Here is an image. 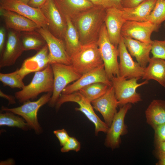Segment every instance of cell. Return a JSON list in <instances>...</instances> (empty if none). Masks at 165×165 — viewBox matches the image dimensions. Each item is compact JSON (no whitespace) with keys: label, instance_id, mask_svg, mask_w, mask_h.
<instances>
[{"label":"cell","instance_id":"24","mask_svg":"<svg viewBox=\"0 0 165 165\" xmlns=\"http://www.w3.org/2000/svg\"><path fill=\"white\" fill-rule=\"evenodd\" d=\"M142 78L147 81L155 80L165 88V60L151 58L148 65L145 68Z\"/></svg>","mask_w":165,"mask_h":165},{"label":"cell","instance_id":"28","mask_svg":"<svg viewBox=\"0 0 165 165\" xmlns=\"http://www.w3.org/2000/svg\"><path fill=\"white\" fill-rule=\"evenodd\" d=\"M4 112L0 114V126L16 127L25 131L30 129L22 117L11 112Z\"/></svg>","mask_w":165,"mask_h":165},{"label":"cell","instance_id":"10","mask_svg":"<svg viewBox=\"0 0 165 165\" xmlns=\"http://www.w3.org/2000/svg\"><path fill=\"white\" fill-rule=\"evenodd\" d=\"M160 26L161 25L155 24L149 20H127L122 27L121 35L123 37L130 38L143 42L152 43V34L153 32H158Z\"/></svg>","mask_w":165,"mask_h":165},{"label":"cell","instance_id":"20","mask_svg":"<svg viewBox=\"0 0 165 165\" xmlns=\"http://www.w3.org/2000/svg\"><path fill=\"white\" fill-rule=\"evenodd\" d=\"M55 5L65 19H72L81 13L95 5L88 0H53Z\"/></svg>","mask_w":165,"mask_h":165},{"label":"cell","instance_id":"42","mask_svg":"<svg viewBox=\"0 0 165 165\" xmlns=\"http://www.w3.org/2000/svg\"><path fill=\"white\" fill-rule=\"evenodd\" d=\"M159 157V161L157 164L160 165H165V155H158Z\"/></svg>","mask_w":165,"mask_h":165},{"label":"cell","instance_id":"30","mask_svg":"<svg viewBox=\"0 0 165 165\" xmlns=\"http://www.w3.org/2000/svg\"><path fill=\"white\" fill-rule=\"evenodd\" d=\"M24 78L19 69L10 73H0V81L3 86H8L12 88L23 89L25 86L23 82Z\"/></svg>","mask_w":165,"mask_h":165},{"label":"cell","instance_id":"1","mask_svg":"<svg viewBox=\"0 0 165 165\" xmlns=\"http://www.w3.org/2000/svg\"><path fill=\"white\" fill-rule=\"evenodd\" d=\"M106 14L104 7L95 5L71 19L78 32L81 45L97 41Z\"/></svg>","mask_w":165,"mask_h":165},{"label":"cell","instance_id":"23","mask_svg":"<svg viewBox=\"0 0 165 165\" xmlns=\"http://www.w3.org/2000/svg\"><path fill=\"white\" fill-rule=\"evenodd\" d=\"M49 50L46 44L41 50L33 56L26 59L21 67L19 68L21 73L24 76L33 72L42 70L50 64L49 60Z\"/></svg>","mask_w":165,"mask_h":165},{"label":"cell","instance_id":"16","mask_svg":"<svg viewBox=\"0 0 165 165\" xmlns=\"http://www.w3.org/2000/svg\"><path fill=\"white\" fill-rule=\"evenodd\" d=\"M91 103L94 108L101 114L105 122L109 127L119 105L112 86H109L104 95Z\"/></svg>","mask_w":165,"mask_h":165},{"label":"cell","instance_id":"32","mask_svg":"<svg viewBox=\"0 0 165 165\" xmlns=\"http://www.w3.org/2000/svg\"><path fill=\"white\" fill-rule=\"evenodd\" d=\"M151 52L152 57L165 60V38L163 40L152 41Z\"/></svg>","mask_w":165,"mask_h":165},{"label":"cell","instance_id":"33","mask_svg":"<svg viewBox=\"0 0 165 165\" xmlns=\"http://www.w3.org/2000/svg\"><path fill=\"white\" fill-rule=\"evenodd\" d=\"M81 148L80 142L75 137H70L68 140L62 146L61 151L62 152L74 151L78 152Z\"/></svg>","mask_w":165,"mask_h":165},{"label":"cell","instance_id":"17","mask_svg":"<svg viewBox=\"0 0 165 165\" xmlns=\"http://www.w3.org/2000/svg\"><path fill=\"white\" fill-rule=\"evenodd\" d=\"M98 82L105 83L109 86H112V82L107 76L104 64L82 75L78 80L65 87L61 94H71L79 91L85 86Z\"/></svg>","mask_w":165,"mask_h":165},{"label":"cell","instance_id":"27","mask_svg":"<svg viewBox=\"0 0 165 165\" xmlns=\"http://www.w3.org/2000/svg\"><path fill=\"white\" fill-rule=\"evenodd\" d=\"M23 32L20 34V36L24 51H38L46 44L45 40L36 30Z\"/></svg>","mask_w":165,"mask_h":165},{"label":"cell","instance_id":"41","mask_svg":"<svg viewBox=\"0 0 165 165\" xmlns=\"http://www.w3.org/2000/svg\"><path fill=\"white\" fill-rule=\"evenodd\" d=\"M0 96L1 97L7 99L9 102V104H13L16 103L15 96L6 94L1 90H0Z\"/></svg>","mask_w":165,"mask_h":165},{"label":"cell","instance_id":"38","mask_svg":"<svg viewBox=\"0 0 165 165\" xmlns=\"http://www.w3.org/2000/svg\"><path fill=\"white\" fill-rule=\"evenodd\" d=\"M6 31L3 27L0 28V54L3 52L5 47Z\"/></svg>","mask_w":165,"mask_h":165},{"label":"cell","instance_id":"11","mask_svg":"<svg viewBox=\"0 0 165 165\" xmlns=\"http://www.w3.org/2000/svg\"><path fill=\"white\" fill-rule=\"evenodd\" d=\"M0 9L15 12L32 20L40 27L47 28L48 20L39 8L31 7L17 0H0Z\"/></svg>","mask_w":165,"mask_h":165},{"label":"cell","instance_id":"39","mask_svg":"<svg viewBox=\"0 0 165 165\" xmlns=\"http://www.w3.org/2000/svg\"><path fill=\"white\" fill-rule=\"evenodd\" d=\"M47 0H30L28 4L35 8H40L46 2Z\"/></svg>","mask_w":165,"mask_h":165},{"label":"cell","instance_id":"6","mask_svg":"<svg viewBox=\"0 0 165 165\" xmlns=\"http://www.w3.org/2000/svg\"><path fill=\"white\" fill-rule=\"evenodd\" d=\"M97 44L108 78L111 80L113 76H119L118 49L110 41L105 23L101 29Z\"/></svg>","mask_w":165,"mask_h":165},{"label":"cell","instance_id":"26","mask_svg":"<svg viewBox=\"0 0 165 165\" xmlns=\"http://www.w3.org/2000/svg\"><path fill=\"white\" fill-rule=\"evenodd\" d=\"M67 28L63 41L66 51L70 57L79 48L81 43L78 32L71 19H65Z\"/></svg>","mask_w":165,"mask_h":165},{"label":"cell","instance_id":"44","mask_svg":"<svg viewBox=\"0 0 165 165\" xmlns=\"http://www.w3.org/2000/svg\"><path fill=\"white\" fill-rule=\"evenodd\" d=\"M19 1L28 4L30 0H17Z\"/></svg>","mask_w":165,"mask_h":165},{"label":"cell","instance_id":"34","mask_svg":"<svg viewBox=\"0 0 165 165\" xmlns=\"http://www.w3.org/2000/svg\"><path fill=\"white\" fill-rule=\"evenodd\" d=\"M53 133L58 139L60 145L62 146L66 143L70 137L67 131L64 129L55 130Z\"/></svg>","mask_w":165,"mask_h":165},{"label":"cell","instance_id":"21","mask_svg":"<svg viewBox=\"0 0 165 165\" xmlns=\"http://www.w3.org/2000/svg\"><path fill=\"white\" fill-rule=\"evenodd\" d=\"M125 46L130 55L143 68L147 66L150 61L152 43H147L128 37H123Z\"/></svg>","mask_w":165,"mask_h":165},{"label":"cell","instance_id":"22","mask_svg":"<svg viewBox=\"0 0 165 165\" xmlns=\"http://www.w3.org/2000/svg\"><path fill=\"white\" fill-rule=\"evenodd\" d=\"M157 0H145L138 6L132 8L121 9L123 18L126 21H148Z\"/></svg>","mask_w":165,"mask_h":165},{"label":"cell","instance_id":"8","mask_svg":"<svg viewBox=\"0 0 165 165\" xmlns=\"http://www.w3.org/2000/svg\"><path fill=\"white\" fill-rule=\"evenodd\" d=\"M53 75L52 94L49 102L50 106H55L63 90L70 83L75 81L82 76L71 65L60 63L51 64Z\"/></svg>","mask_w":165,"mask_h":165},{"label":"cell","instance_id":"2","mask_svg":"<svg viewBox=\"0 0 165 165\" xmlns=\"http://www.w3.org/2000/svg\"><path fill=\"white\" fill-rule=\"evenodd\" d=\"M53 75L51 64L44 69L36 72L30 83L15 93L16 98L20 103L36 98L43 92H52Z\"/></svg>","mask_w":165,"mask_h":165},{"label":"cell","instance_id":"18","mask_svg":"<svg viewBox=\"0 0 165 165\" xmlns=\"http://www.w3.org/2000/svg\"><path fill=\"white\" fill-rule=\"evenodd\" d=\"M106 14L105 24L110 41L116 47L121 39V30L126 21L121 9L112 7L105 9Z\"/></svg>","mask_w":165,"mask_h":165},{"label":"cell","instance_id":"14","mask_svg":"<svg viewBox=\"0 0 165 165\" xmlns=\"http://www.w3.org/2000/svg\"><path fill=\"white\" fill-rule=\"evenodd\" d=\"M20 34L21 32L12 29H10L8 32L6 44L0 54V68L14 64L24 51Z\"/></svg>","mask_w":165,"mask_h":165},{"label":"cell","instance_id":"40","mask_svg":"<svg viewBox=\"0 0 165 165\" xmlns=\"http://www.w3.org/2000/svg\"><path fill=\"white\" fill-rule=\"evenodd\" d=\"M158 155H165V141L156 142Z\"/></svg>","mask_w":165,"mask_h":165},{"label":"cell","instance_id":"3","mask_svg":"<svg viewBox=\"0 0 165 165\" xmlns=\"http://www.w3.org/2000/svg\"><path fill=\"white\" fill-rule=\"evenodd\" d=\"M70 59L71 65L82 75L104 64L97 41L81 45Z\"/></svg>","mask_w":165,"mask_h":165},{"label":"cell","instance_id":"29","mask_svg":"<svg viewBox=\"0 0 165 165\" xmlns=\"http://www.w3.org/2000/svg\"><path fill=\"white\" fill-rule=\"evenodd\" d=\"M109 86L103 82H96L85 86L78 91L91 102L104 95Z\"/></svg>","mask_w":165,"mask_h":165},{"label":"cell","instance_id":"4","mask_svg":"<svg viewBox=\"0 0 165 165\" xmlns=\"http://www.w3.org/2000/svg\"><path fill=\"white\" fill-rule=\"evenodd\" d=\"M69 102H75L79 105V107L75 108V110L82 113L93 123L95 126V135H97L101 132H107L109 127L95 113L91 102L79 91L69 94H61L55 105L56 110H58L64 103Z\"/></svg>","mask_w":165,"mask_h":165},{"label":"cell","instance_id":"5","mask_svg":"<svg viewBox=\"0 0 165 165\" xmlns=\"http://www.w3.org/2000/svg\"><path fill=\"white\" fill-rule=\"evenodd\" d=\"M52 92L47 93L38 100L35 101H27L20 106L8 108L2 106L3 111L12 112L22 117L27 123L30 129L33 130L37 134L42 132V129L38 121L37 115L39 108L49 102Z\"/></svg>","mask_w":165,"mask_h":165},{"label":"cell","instance_id":"31","mask_svg":"<svg viewBox=\"0 0 165 165\" xmlns=\"http://www.w3.org/2000/svg\"><path fill=\"white\" fill-rule=\"evenodd\" d=\"M158 25L165 21V0H157L148 20Z\"/></svg>","mask_w":165,"mask_h":165},{"label":"cell","instance_id":"19","mask_svg":"<svg viewBox=\"0 0 165 165\" xmlns=\"http://www.w3.org/2000/svg\"><path fill=\"white\" fill-rule=\"evenodd\" d=\"M7 28L19 32L31 31L39 27L33 21L15 12L0 9Z\"/></svg>","mask_w":165,"mask_h":165},{"label":"cell","instance_id":"15","mask_svg":"<svg viewBox=\"0 0 165 165\" xmlns=\"http://www.w3.org/2000/svg\"><path fill=\"white\" fill-rule=\"evenodd\" d=\"M49 22L47 27L56 37L63 40L67 24L66 21L57 8L53 0H47L40 8Z\"/></svg>","mask_w":165,"mask_h":165},{"label":"cell","instance_id":"9","mask_svg":"<svg viewBox=\"0 0 165 165\" xmlns=\"http://www.w3.org/2000/svg\"><path fill=\"white\" fill-rule=\"evenodd\" d=\"M36 31L42 36L48 46L50 64L56 63L71 64L70 57L66 51L63 40L53 35L47 28L40 27Z\"/></svg>","mask_w":165,"mask_h":165},{"label":"cell","instance_id":"7","mask_svg":"<svg viewBox=\"0 0 165 165\" xmlns=\"http://www.w3.org/2000/svg\"><path fill=\"white\" fill-rule=\"evenodd\" d=\"M137 78L126 79L119 76H114L111 81L115 91L119 105L127 104H135L141 101L140 95L136 91L139 87L146 84L148 81L140 83L137 82Z\"/></svg>","mask_w":165,"mask_h":165},{"label":"cell","instance_id":"35","mask_svg":"<svg viewBox=\"0 0 165 165\" xmlns=\"http://www.w3.org/2000/svg\"><path fill=\"white\" fill-rule=\"evenodd\" d=\"M102 6L105 9L114 7L119 9L123 8V0H103Z\"/></svg>","mask_w":165,"mask_h":165},{"label":"cell","instance_id":"36","mask_svg":"<svg viewBox=\"0 0 165 165\" xmlns=\"http://www.w3.org/2000/svg\"><path fill=\"white\" fill-rule=\"evenodd\" d=\"M154 130L156 142L165 141V123Z\"/></svg>","mask_w":165,"mask_h":165},{"label":"cell","instance_id":"45","mask_svg":"<svg viewBox=\"0 0 165 165\" xmlns=\"http://www.w3.org/2000/svg\"><path fill=\"white\" fill-rule=\"evenodd\" d=\"M164 28L165 29V22L164 24Z\"/></svg>","mask_w":165,"mask_h":165},{"label":"cell","instance_id":"12","mask_svg":"<svg viewBox=\"0 0 165 165\" xmlns=\"http://www.w3.org/2000/svg\"><path fill=\"white\" fill-rule=\"evenodd\" d=\"M131 106V104L125 105L115 115L106 133L105 144L107 147L114 149L119 146L121 136L127 132L124 119L126 114Z\"/></svg>","mask_w":165,"mask_h":165},{"label":"cell","instance_id":"43","mask_svg":"<svg viewBox=\"0 0 165 165\" xmlns=\"http://www.w3.org/2000/svg\"><path fill=\"white\" fill-rule=\"evenodd\" d=\"M95 6H102L103 5V0H88Z\"/></svg>","mask_w":165,"mask_h":165},{"label":"cell","instance_id":"13","mask_svg":"<svg viewBox=\"0 0 165 165\" xmlns=\"http://www.w3.org/2000/svg\"><path fill=\"white\" fill-rule=\"evenodd\" d=\"M119 76L126 79L142 78L145 68L134 61L128 52L122 36L118 46Z\"/></svg>","mask_w":165,"mask_h":165},{"label":"cell","instance_id":"37","mask_svg":"<svg viewBox=\"0 0 165 165\" xmlns=\"http://www.w3.org/2000/svg\"><path fill=\"white\" fill-rule=\"evenodd\" d=\"M145 0H123L124 8H132L135 7Z\"/></svg>","mask_w":165,"mask_h":165},{"label":"cell","instance_id":"25","mask_svg":"<svg viewBox=\"0 0 165 165\" xmlns=\"http://www.w3.org/2000/svg\"><path fill=\"white\" fill-rule=\"evenodd\" d=\"M145 116L147 123L154 130L165 123V101L154 100L147 108Z\"/></svg>","mask_w":165,"mask_h":165}]
</instances>
